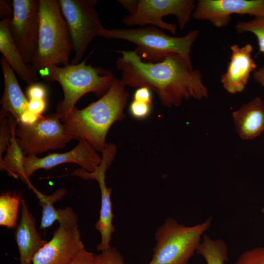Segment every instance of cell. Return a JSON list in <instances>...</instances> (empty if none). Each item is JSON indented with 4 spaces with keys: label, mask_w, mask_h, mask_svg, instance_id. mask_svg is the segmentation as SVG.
Returning a JSON list of instances; mask_svg holds the SVG:
<instances>
[{
    "label": "cell",
    "mask_w": 264,
    "mask_h": 264,
    "mask_svg": "<svg viewBox=\"0 0 264 264\" xmlns=\"http://www.w3.org/2000/svg\"><path fill=\"white\" fill-rule=\"evenodd\" d=\"M121 55L116 66L122 82L133 88L146 87L154 91L161 105L178 107L185 100L207 98L209 91L198 69L181 55L168 54L161 61H143L134 50H116Z\"/></svg>",
    "instance_id": "6da1fadb"
},
{
    "label": "cell",
    "mask_w": 264,
    "mask_h": 264,
    "mask_svg": "<svg viewBox=\"0 0 264 264\" xmlns=\"http://www.w3.org/2000/svg\"><path fill=\"white\" fill-rule=\"evenodd\" d=\"M121 79L115 78L108 91L99 100L83 109L76 107L62 122L72 139L86 140L102 153L109 129L125 118L124 110L129 94Z\"/></svg>",
    "instance_id": "7a4b0ae2"
},
{
    "label": "cell",
    "mask_w": 264,
    "mask_h": 264,
    "mask_svg": "<svg viewBox=\"0 0 264 264\" xmlns=\"http://www.w3.org/2000/svg\"><path fill=\"white\" fill-rule=\"evenodd\" d=\"M38 73L44 81L57 82L62 88L64 98L58 103L56 110L62 122L83 95L92 92L102 96L115 78L108 69L87 65L86 59L77 64L51 66L39 70Z\"/></svg>",
    "instance_id": "3957f363"
},
{
    "label": "cell",
    "mask_w": 264,
    "mask_h": 264,
    "mask_svg": "<svg viewBox=\"0 0 264 264\" xmlns=\"http://www.w3.org/2000/svg\"><path fill=\"white\" fill-rule=\"evenodd\" d=\"M199 30L189 31L180 37L170 36L162 29L153 26L131 28H103L98 36L109 39H119L134 44V49L146 62L156 63L162 61L169 53H175L191 63L190 53Z\"/></svg>",
    "instance_id": "277c9868"
},
{
    "label": "cell",
    "mask_w": 264,
    "mask_h": 264,
    "mask_svg": "<svg viewBox=\"0 0 264 264\" xmlns=\"http://www.w3.org/2000/svg\"><path fill=\"white\" fill-rule=\"evenodd\" d=\"M72 51L66 22L59 0H39L37 50L31 64L37 72L51 66L69 65Z\"/></svg>",
    "instance_id": "5b68a950"
},
{
    "label": "cell",
    "mask_w": 264,
    "mask_h": 264,
    "mask_svg": "<svg viewBox=\"0 0 264 264\" xmlns=\"http://www.w3.org/2000/svg\"><path fill=\"white\" fill-rule=\"evenodd\" d=\"M211 223V218L193 226L168 218L155 232L156 243L148 264H188Z\"/></svg>",
    "instance_id": "8992f818"
},
{
    "label": "cell",
    "mask_w": 264,
    "mask_h": 264,
    "mask_svg": "<svg viewBox=\"0 0 264 264\" xmlns=\"http://www.w3.org/2000/svg\"><path fill=\"white\" fill-rule=\"evenodd\" d=\"M69 30L72 50L71 64L80 63L88 45L104 28L95 8V0H59Z\"/></svg>",
    "instance_id": "52a82bcc"
},
{
    "label": "cell",
    "mask_w": 264,
    "mask_h": 264,
    "mask_svg": "<svg viewBox=\"0 0 264 264\" xmlns=\"http://www.w3.org/2000/svg\"><path fill=\"white\" fill-rule=\"evenodd\" d=\"M194 0H137L134 11L124 17L123 24L128 27L150 25L167 30L176 34L177 26L163 21V17L173 15L183 30L189 22L196 7Z\"/></svg>",
    "instance_id": "ba28073f"
},
{
    "label": "cell",
    "mask_w": 264,
    "mask_h": 264,
    "mask_svg": "<svg viewBox=\"0 0 264 264\" xmlns=\"http://www.w3.org/2000/svg\"><path fill=\"white\" fill-rule=\"evenodd\" d=\"M61 121L56 112L41 115L31 125L18 123L15 134L24 155L64 148L72 138L66 133Z\"/></svg>",
    "instance_id": "9c48e42d"
},
{
    "label": "cell",
    "mask_w": 264,
    "mask_h": 264,
    "mask_svg": "<svg viewBox=\"0 0 264 264\" xmlns=\"http://www.w3.org/2000/svg\"><path fill=\"white\" fill-rule=\"evenodd\" d=\"M14 13L9 23L11 37L25 62L31 64L37 50L39 0H14Z\"/></svg>",
    "instance_id": "30bf717a"
},
{
    "label": "cell",
    "mask_w": 264,
    "mask_h": 264,
    "mask_svg": "<svg viewBox=\"0 0 264 264\" xmlns=\"http://www.w3.org/2000/svg\"><path fill=\"white\" fill-rule=\"evenodd\" d=\"M233 14L264 16V0H199L192 17L222 28L228 24Z\"/></svg>",
    "instance_id": "8fae6325"
},
{
    "label": "cell",
    "mask_w": 264,
    "mask_h": 264,
    "mask_svg": "<svg viewBox=\"0 0 264 264\" xmlns=\"http://www.w3.org/2000/svg\"><path fill=\"white\" fill-rule=\"evenodd\" d=\"M85 248L78 225L59 224L35 255L32 264H68Z\"/></svg>",
    "instance_id": "7c38bea8"
},
{
    "label": "cell",
    "mask_w": 264,
    "mask_h": 264,
    "mask_svg": "<svg viewBox=\"0 0 264 264\" xmlns=\"http://www.w3.org/2000/svg\"><path fill=\"white\" fill-rule=\"evenodd\" d=\"M77 145L64 153H51L43 157L30 154L24 157V168L26 178L29 180L33 173L39 169L46 170L67 163H74L80 168L92 172L100 164L102 157L87 141L79 140Z\"/></svg>",
    "instance_id": "4fadbf2b"
},
{
    "label": "cell",
    "mask_w": 264,
    "mask_h": 264,
    "mask_svg": "<svg viewBox=\"0 0 264 264\" xmlns=\"http://www.w3.org/2000/svg\"><path fill=\"white\" fill-rule=\"evenodd\" d=\"M111 164L110 161L103 158L99 166L92 172L81 170L78 174L80 177L84 179L96 180L99 184L101 192V207L99 217L95 223V228L101 235V241L97 245V251L101 252L110 247L111 236L115 231L112 223V213L111 194L112 188H108L106 184V173Z\"/></svg>",
    "instance_id": "5bb4252c"
},
{
    "label": "cell",
    "mask_w": 264,
    "mask_h": 264,
    "mask_svg": "<svg viewBox=\"0 0 264 264\" xmlns=\"http://www.w3.org/2000/svg\"><path fill=\"white\" fill-rule=\"evenodd\" d=\"M230 48V60L226 71L221 76L220 82L226 91L236 94L244 89L251 73L256 70L257 64L252 57L251 44L242 47L234 44Z\"/></svg>",
    "instance_id": "9a60e30c"
},
{
    "label": "cell",
    "mask_w": 264,
    "mask_h": 264,
    "mask_svg": "<svg viewBox=\"0 0 264 264\" xmlns=\"http://www.w3.org/2000/svg\"><path fill=\"white\" fill-rule=\"evenodd\" d=\"M22 214L16 227L15 239L19 253V264H32L34 257L47 241L36 227V220L29 210L25 199L21 202Z\"/></svg>",
    "instance_id": "2e32d148"
},
{
    "label": "cell",
    "mask_w": 264,
    "mask_h": 264,
    "mask_svg": "<svg viewBox=\"0 0 264 264\" xmlns=\"http://www.w3.org/2000/svg\"><path fill=\"white\" fill-rule=\"evenodd\" d=\"M236 132L243 140H252L264 131V102L256 97L232 113Z\"/></svg>",
    "instance_id": "e0dca14e"
},
{
    "label": "cell",
    "mask_w": 264,
    "mask_h": 264,
    "mask_svg": "<svg viewBox=\"0 0 264 264\" xmlns=\"http://www.w3.org/2000/svg\"><path fill=\"white\" fill-rule=\"evenodd\" d=\"M29 188L36 195L42 208L40 229L44 230L51 227L56 221H58L59 224L78 225V216L71 208L66 207L57 210L54 206L55 202L61 200L66 195L67 191L66 189L61 188L52 194L46 195L38 191L32 184Z\"/></svg>",
    "instance_id": "ac0fdd59"
},
{
    "label": "cell",
    "mask_w": 264,
    "mask_h": 264,
    "mask_svg": "<svg viewBox=\"0 0 264 264\" xmlns=\"http://www.w3.org/2000/svg\"><path fill=\"white\" fill-rule=\"evenodd\" d=\"M10 18L0 22V51L8 65L21 79L30 85L38 79V73L27 64L14 43L9 29Z\"/></svg>",
    "instance_id": "d6986e66"
},
{
    "label": "cell",
    "mask_w": 264,
    "mask_h": 264,
    "mask_svg": "<svg viewBox=\"0 0 264 264\" xmlns=\"http://www.w3.org/2000/svg\"><path fill=\"white\" fill-rule=\"evenodd\" d=\"M0 62L4 82L0 110L12 115L18 123L22 114L27 110L29 100L22 90L13 69L3 57Z\"/></svg>",
    "instance_id": "ffe728a7"
},
{
    "label": "cell",
    "mask_w": 264,
    "mask_h": 264,
    "mask_svg": "<svg viewBox=\"0 0 264 264\" xmlns=\"http://www.w3.org/2000/svg\"><path fill=\"white\" fill-rule=\"evenodd\" d=\"M11 129L12 138L2 163H0L1 171H5L7 175L15 179H20L29 186L32 184L26 177L24 168L23 152L18 144L15 134L18 122L11 114L8 115Z\"/></svg>",
    "instance_id": "44dd1931"
},
{
    "label": "cell",
    "mask_w": 264,
    "mask_h": 264,
    "mask_svg": "<svg viewBox=\"0 0 264 264\" xmlns=\"http://www.w3.org/2000/svg\"><path fill=\"white\" fill-rule=\"evenodd\" d=\"M196 253L201 256L206 264H225L228 261V248L222 239L213 240L204 234Z\"/></svg>",
    "instance_id": "7402d4cb"
},
{
    "label": "cell",
    "mask_w": 264,
    "mask_h": 264,
    "mask_svg": "<svg viewBox=\"0 0 264 264\" xmlns=\"http://www.w3.org/2000/svg\"><path fill=\"white\" fill-rule=\"evenodd\" d=\"M22 198L21 193L6 192L0 195V225L8 229L17 227L20 207Z\"/></svg>",
    "instance_id": "603a6c76"
},
{
    "label": "cell",
    "mask_w": 264,
    "mask_h": 264,
    "mask_svg": "<svg viewBox=\"0 0 264 264\" xmlns=\"http://www.w3.org/2000/svg\"><path fill=\"white\" fill-rule=\"evenodd\" d=\"M235 28L238 34L245 32L253 34L258 41L259 52L264 54V16L255 17L246 21H239Z\"/></svg>",
    "instance_id": "cb8c5ba5"
},
{
    "label": "cell",
    "mask_w": 264,
    "mask_h": 264,
    "mask_svg": "<svg viewBox=\"0 0 264 264\" xmlns=\"http://www.w3.org/2000/svg\"><path fill=\"white\" fill-rule=\"evenodd\" d=\"M8 113L0 110V163H2V155L6 151L11 143V129L8 116Z\"/></svg>",
    "instance_id": "d4e9b609"
},
{
    "label": "cell",
    "mask_w": 264,
    "mask_h": 264,
    "mask_svg": "<svg viewBox=\"0 0 264 264\" xmlns=\"http://www.w3.org/2000/svg\"><path fill=\"white\" fill-rule=\"evenodd\" d=\"M234 264H264V246L245 251L239 256Z\"/></svg>",
    "instance_id": "484cf974"
},
{
    "label": "cell",
    "mask_w": 264,
    "mask_h": 264,
    "mask_svg": "<svg viewBox=\"0 0 264 264\" xmlns=\"http://www.w3.org/2000/svg\"><path fill=\"white\" fill-rule=\"evenodd\" d=\"M98 264H127L117 249L110 246L97 254Z\"/></svg>",
    "instance_id": "4316f807"
},
{
    "label": "cell",
    "mask_w": 264,
    "mask_h": 264,
    "mask_svg": "<svg viewBox=\"0 0 264 264\" xmlns=\"http://www.w3.org/2000/svg\"><path fill=\"white\" fill-rule=\"evenodd\" d=\"M152 105L133 100L129 106V112L131 115L136 119H144L150 114Z\"/></svg>",
    "instance_id": "83f0119b"
},
{
    "label": "cell",
    "mask_w": 264,
    "mask_h": 264,
    "mask_svg": "<svg viewBox=\"0 0 264 264\" xmlns=\"http://www.w3.org/2000/svg\"><path fill=\"white\" fill-rule=\"evenodd\" d=\"M68 264H98V260L97 254L85 248Z\"/></svg>",
    "instance_id": "f1b7e54d"
},
{
    "label": "cell",
    "mask_w": 264,
    "mask_h": 264,
    "mask_svg": "<svg viewBox=\"0 0 264 264\" xmlns=\"http://www.w3.org/2000/svg\"><path fill=\"white\" fill-rule=\"evenodd\" d=\"M28 100L45 99L47 90L45 87L39 83L29 85L26 90Z\"/></svg>",
    "instance_id": "f546056e"
},
{
    "label": "cell",
    "mask_w": 264,
    "mask_h": 264,
    "mask_svg": "<svg viewBox=\"0 0 264 264\" xmlns=\"http://www.w3.org/2000/svg\"><path fill=\"white\" fill-rule=\"evenodd\" d=\"M133 100L152 104L151 90L146 87L138 88L133 94Z\"/></svg>",
    "instance_id": "4dcf8cb0"
},
{
    "label": "cell",
    "mask_w": 264,
    "mask_h": 264,
    "mask_svg": "<svg viewBox=\"0 0 264 264\" xmlns=\"http://www.w3.org/2000/svg\"><path fill=\"white\" fill-rule=\"evenodd\" d=\"M27 110L30 111L39 116L42 114L46 108L45 99H34L28 100Z\"/></svg>",
    "instance_id": "1f68e13d"
},
{
    "label": "cell",
    "mask_w": 264,
    "mask_h": 264,
    "mask_svg": "<svg viewBox=\"0 0 264 264\" xmlns=\"http://www.w3.org/2000/svg\"><path fill=\"white\" fill-rule=\"evenodd\" d=\"M14 13L13 2L9 0H0V16L2 20L11 19Z\"/></svg>",
    "instance_id": "d6a6232c"
},
{
    "label": "cell",
    "mask_w": 264,
    "mask_h": 264,
    "mask_svg": "<svg viewBox=\"0 0 264 264\" xmlns=\"http://www.w3.org/2000/svg\"><path fill=\"white\" fill-rule=\"evenodd\" d=\"M40 116L27 110L22 114L20 122L25 125H31L35 123Z\"/></svg>",
    "instance_id": "836d02e7"
},
{
    "label": "cell",
    "mask_w": 264,
    "mask_h": 264,
    "mask_svg": "<svg viewBox=\"0 0 264 264\" xmlns=\"http://www.w3.org/2000/svg\"><path fill=\"white\" fill-rule=\"evenodd\" d=\"M123 7L128 10L130 14L132 13L136 6L137 0H118Z\"/></svg>",
    "instance_id": "e575fe53"
},
{
    "label": "cell",
    "mask_w": 264,
    "mask_h": 264,
    "mask_svg": "<svg viewBox=\"0 0 264 264\" xmlns=\"http://www.w3.org/2000/svg\"><path fill=\"white\" fill-rule=\"evenodd\" d=\"M253 78L257 83L264 88V65L254 71Z\"/></svg>",
    "instance_id": "d590c367"
},
{
    "label": "cell",
    "mask_w": 264,
    "mask_h": 264,
    "mask_svg": "<svg viewBox=\"0 0 264 264\" xmlns=\"http://www.w3.org/2000/svg\"><path fill=\"white\" fill-rule=\"evenodd\" d=\"M261 212L264 215V207L262 208Z\"/></svg>",
    "instance_id": "8d00e7d4"
}]
</instances>
